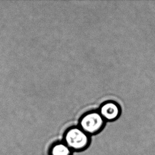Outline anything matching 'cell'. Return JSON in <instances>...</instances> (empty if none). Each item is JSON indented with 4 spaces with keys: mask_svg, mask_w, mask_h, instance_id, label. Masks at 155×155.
<instances>
[{
    "mask_svg": "<svg viewBox=\"0 0 155 155\" xmlns=\"http://www.w3.org/2000/svg\"><path fill=\"white\" fill-rule=\"evenodd\" d=\"M72 150L65 143H56L51 149V155H71Z\"/></svg>",
    "mask_w": 155,
    "mask_h": 155,
    "instance_id": "obj_4",
    "label": "cell"
},
{
    "mask_svg": "<svg viewBox=\"0 0 155 155\" xmlns=\"http://www.w3.org/2000/svg\"><path fill=\"white\" fill-rule=\"evenodd\" d=\"M64 143L72 151H82L88 147L90 137L80 127H74L69 129L65 133Z\"/></svg>",
    "mask_w": 155,
    "mask_h": 155,
    "instance_id": "obj_1",
    "label": "cell"
},
{
    "mask_svg": "<svg viewBox=\"0 0 155 155\" xmlns=\"http://www.w3.org/2000/svg\"><path fill=\"white\" fill-rule=\"evenodd\" d=\"M105 121L99 112H91L85 114L81 119L80 128L90 136L97 134L102 130Z\"/></svg>",
    "mask_w": 155,
    "mask_h": 155,
    "instance_id": "obj_2",
    "label": "cell"
},
{
    "mask_svg": "<svg viewBox=\"0 0 155 155\" xmlns=\"http://www.w3.org/2000/svg\"><path fill=\"white\" fill-rule=\"evenodd\" d=\"M99 113L105 121H112L119 117L121 109L117 103L112 101H109L101 106Z\"/></svg>",
    "mask_w": 155,
    "mask_h": 155,
    "instance_id": "obj_3",
    "label": "cell"
}]
</instances>
